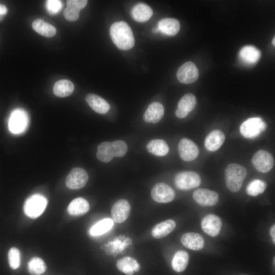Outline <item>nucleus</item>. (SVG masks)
I'll use <instances>...</instances> for the list:
<instances>
[{
	"label": "nucleus",
	"instance_id": "79ce46f5",
	"mask_svg": "<svg viewBox=\"0 0 275 275\" xmlns=\"http://www.w3.org/2000/svg\"><path fill=\"white\" fill-rule=\"evenodd\" d=\"M242 275H246V274H242Z\"/></svg>",
	"mask_w": 275,
	"mask_h": 275
},
{
	"label": "nucleus",
	"instance_id": "473e14b6",
	"mask_svg": "<svg viewBox=\"0 0 275 275\" xmlns=\"http://www.w3.org/2000/svg\"><path fill=\"white\" fill-rule=\"evenodd\" d=\"M266 186L265 182L260 179H254L248 184L245 190L249 196L256 197L263 193Z\"/></svg>",
	"mask_w": 275,
	"mask_h": 275
},
{
	"label": "nucleus",
	"instance_id": "f257e3e1",
	"mask_svg": "<svg viewBox=\"0 0 275 275\" xmlns=\"http://www.w3.org/2000/svg\"><path fill=\"white\" fill-rule=\"evenodd\" d=\"M110 35L114 43L119 49L126 50L134 45V38L129 25L125 21L114 23L109 30Z\"/></svg>",
	"mask_w": 275,
	"mask_h": 275
},
{
	"label": "nucleus",
	"instance_id": "9d476101",
	"mask_svg": "<svg viewBox=\"0 0 275 275\" xmlns=\"http://www.w3.org/2000/svg\"><path fill=\"white\" fill-rule=\"evenodd\" d=\"M178 152L183 160L190 161L198 157L199 150L193 141L187 138H183L179 141L178 144Z\"/></svg>",
	"mask_w": 275,
	"mask_h": 275
},
{
	"label": "nucleus",
	"instance_id": "423d86ee",
	"mask_svg": "<svg viewBox=\"0 0 275 275\" xmlns=\"http://www.w3.org/2000/svg\"><path fill=\"white\" fill-rule=\"evenodd\" d=\"M252 163L257 171L266 173L273 167L274 161L270 153L264 150H259L253 156Z\"/></svg>",
	"mask_w": 275,
	"mask_h": 275
},
{
	"label": "nucleus",
	"instance_id": "ddd939ff",
	"mask_svg": "<svg viewBox=\"0 0 275 275\" xmlns=\"http://www.w3.org/2000/svg\"><path fill=\"white\" fill-rule=\"evenodd\" d=\"M222 226L221 219L216 215L209 214L202 220L201 228L207 234L215 237L219 233Z\"/></svg>",
	"mask_w": 275,
	"mask_h": 275
},
{
	"label": "nucleus",
	"instance_id": "a211bd4d",
	"mask_svg": "<svg viewBox=\"0 0 275 275\" xmlns=\"http://www.w3.org/2000/svg\"><path fill=\"white\" fill-rule=\"evenodd\" d=\"M181 242L184 246L193 250H201L204 246V239L203 237L195 232L184 234L181 236Z\"/></svg>",
	"mask_w": 275,
	"mask_h": 275
},
{
	"label": "nucleus",
	"instance_id": "ea45409f",
	"mask_svg": "<svg viewBox=\"0 0 275 275\" xmlns=\"http://www.w3.org/2000/svg\"><path fill=\"white\" fill-rule=\"evenodd\" d=\"M152 32L154 33H156L159 32L158 28H155L152 29Z\"/></svg>",
	"mask_w": 275,
	"mask_h": 275
},
{
	"label": "nucleus",
	"instance_id": "a878e982",
	"mask_svg": "<svg viewBox=\"0 0 275 275\" xmlns=\"http://www.w3.org/2000/svg\"><path fill=\"white\" fill-rule=\"evenodd\" d=\"M132 16L136 21L144 22L148 21L153 14L152 9L144 3L136 4L132 10Z\"/></svg>",
	"mask_w": 275,
	"mask_h": 275
},
{
	"label": "nucleus",
	"instance_id": "c9c22d12",
	"mask_svg": "<svg viewBox=\"0 0 275 275\" xmlns=\"http://www.w3.org/2000/svg\"><path fill=\"white\" fill-rule=\"evenodd\" d=\"M8 258L9 266L12 269H16L19 267L21 256L18 249L15 247L10 249L8 252Z\"/></svg>",
	"mask_w": 275,
	"mask_h": 275
},
{
	"label": "nucleus",
	"instance_id": "39448f33",
	"mask_svg": "<svg viewBox=\"0 0 275 275\" xmlns=\"http://www.w3.org/2000/svg\"><path fill=\"white\" fill-rule=\"evenodd\" d=\"M176 187L182 190H187L198 187L201 184L200 176L193 171H183L177 173L174 178Z\"/></svg>",
	"mask_w": 275,
	"mask_h": 275
},
{
	"label": "nucleus",
	"instance_id": "bb28decb",
	"mask_svg": "<svg viewBox=\"0 0 275 275\" xmlns=\"http://www.w3.org/2000/svg\"><path fill=\"white\" fill-rule=\"evenodd\" d=\"M146 148L149 152L158 156H164L169 151V148L166 142L160 139L151 140L148 143Z\"/></svg>",
	"mask_w": 275,
	"mask_h": 275
},
{
	"label": "nucleus",
	"instance_id": "6ab92c4d",
	"mask_svg": "<svg viewBox=\"0 0 275 275\" xmlns=\"http://www.w3.org/2000/svg\"><path fill=\"white\" fill-rule=\"evenodd\" d=\"M225 140L224 133L220 130L216 129L210 132L206 137L204 145L210 151L217 150L223 144Z\"/></svg>",
	"mask_w": 275,
	"mask_h": 275
},
{
	"label": "nucleus",
	"instance_id": "2f4dec72",
	"mask_svg": "<svg viewBox=\"0 0 275 275\" xmlns=\"http://www.w3.org/2000/svg\"><path fill=\"white\" fill-rule=\"evenodd\" d=\"M27 268L31 274L40 275L45 271L46 265L40 258L34 257L28 263Z\"/></svg>",
	"mask_w": 275,
	"mask_h": 275
},
{
	"label": "nucleus",
	"instance_id": "0eeeda50",
	"mask_svg": "<svg viewBox=\"0 0 275 275\" xmlns=\"http://www.w3.org/2000/svg\"><path fill=\"white\" fill-rule=\"evenodd\" d=\"M28 123L27 114L22 109H16L13 111L10 116L9 129L13 133H20L26 129Z\"/></svg>",
	"mask_w": 275,
	"mask_h": 275
},
{
	"label": "nucleus",
	"instance_id": "dca6fc26",
	"mask_svg": "<svg viewBox=\"0 0 275 275\" xmlns=\"http://www.w3.org/2000/svg\"><path fill=\"white\" fill-rule=\"evenodd\" d=\"M86 0H69L67 1V7L64 11V16L69 21H75L79 16L80 11L87 5Z\"/></svg>",
	"mask_w": 275,
	"mask_h": 275
},
{
	"label": "nucleus",
	"instance_id": "f8f14e48",
	"mask_svg": "<svg viewBox=\"0 0 275 275\" xmlns=\"http://www.w3.org/2000/svg\"><path fill=\"white\" fill-rule=\"evenodd\" d=\"M194 200L202 206H212L218 201V194L215 191L206 188H198L193 194Z\"/></svg>",
	"mask_w": 275,
	"mask_h": 275
},
{
	"label": "nucleus",
	"instance_id": "6e6552de",
	"mask_svg": "<svg viewBox=\"0 0 275 275\" xmlns=\"http://www.w3.org/2000/svg\"><path fill=\"white\" fill-rule=\"evenodd\" d=\"M89 176L85 170L80 168L72 169L66 177V186L71 189H79L85 186Z\"/></svg>",
	"mask_w": 275,
	"mask_h": 275
},
{
	"label": "nucleus",
	"instance_id": "f704fd0d",
	"mask_svg": "<svg viewBox=\"0 0 275 275\" xmlns=\"http://www.w3.org/2000/svg\"><path fill=\"white\" fill-rule=\"evenodd\" d=\"M127 150V145L123 141L117 140L112 142L110 151L113 157L123 156Z\"/></svg>",
	"mask_w": 275,
	"mask_h": 275
},
{
	"label": "nucleus",
	"instance_id": "412c9836",
	"mask_svg": "<svg viewBox=\"0 0 275 275\" xmlns=\"http://www.w3.org/2000/svg\"><path fill=\"white\" fill-rule=\"evenodd\" d=\"M117 268L127 275H132L138 272L141 266L136 260L130 257H125L119 259L116 263Z\"/></svg>",
	"mask_w": 275,
	"mask_h": 275
},
{
	"label": "nucleus",
	"instance_id": "1a4fd4ad",
	"mask_svg": "<svg viewBox=\"0 0 275 275\" xmlns=\"http://www.w3.org/2000/svg\"><path fill=\"white\" fill-rule=\"evenodd\" d=\"M151 195L156 202L167 203L172 201L175 197L174 189L163 182L156 183L152 188Z\"/></svg>",
	"mask_w": 275,
	"mask_h": 275
},
{
	"label": "nucleus",
	"instance_id": "c85d7f7f",
	"mask_svg": "<svg viewBox=\"0 0 275 275\" xmlns=\"http://www.w3.org/2000/svg\"><path fill=\"white\" fill-rule=\"evenodd\" d=\"M74 90V85L67 79L57 81L54 85L53 92L57 97H65L70 95Z\"/></svg>",
	"mask_w": 275,
	"mask_h": 275
},
{
	"label": "nucleus",
	"instance_id": "4468645a",
	"mask_svg": "<svg viewBox=\"0 0 275 275\" xmlns=\"http://www.w3.org/2000/svg\"><path fill=\"white\" fill-rule=\"evenodd\" d=\"M130 211L129 203L125 199L117 201L112 206L111 214L113 219L117 223H122L128 217Z\"/></svg>",
	"mask_w": 275,
	"mask_h": 275
},
{
	"label": "nucleus",
	"instance_id": "f3484780",
	"mask_svg": "<svg viewBox=\"0 0 275 275\" xmlns=\"http://www.w3.org/2000/svg\"><path fill=\"white\" fill-rule=\"evenodd\" d=\"M164 114L163 105L158 102L150 104L145 112L143 119L146 123H156L162 118Z\"/></svg>",
	"mask_w": 275,
	"mask_h": 275
},
{
	"label": "nucleus",
	"instance_id": "393cba45",
	"mask_svg": "<svg viewBox=\"0 0 275 275\" xmlns=\"http://www.w3.org/2000/svg\"><path fill=\"white\" fill-rule=\"evenodd\" d=\"M261 52L253 46H245L239 52L240 59L246 64L256 63L260 58Z\"/></svg>",
	"mask_w": 275,
	"mask_h": 275
},
{
	"label": "nucleus",
	"instance_id": "20e7f679",
	"mask_svg": "<svg viewBox=\"0 0 275 275\" xmlns=\"http://www.w3.org/2000/svg\"><path fill=\"white\" fill-rule=\"evenodd\" d=\"M267 124L261 118H251L244 121L240 126V132L245 138L254 139L265 131Z\"/></svg>",
	"mask_w": 275,
	"mask_h": 275
},
{
	"label": "nucleus",
	"instance_id": "b1692460",
	"mask_svg": "<svg viewBox=\"0 0 275 275\" xmlns=\"http://www.w3.org/2000/svg\"><path fill=\"white\" fill-rule=\"evenodd\" d=\"M88 202L82 198L72 200L67 207L68 213L72 216H79L86 213L89 210Z\"/></svg>",
	"mask_w": 275,
	"mask_h": 275
},
{
	"label": "nucleus",
	"instance_id": "58836bf2",
	"mask_svg": "<svg viewBox=\"0 0 275 275\" xmlns=\"http://www.w3.org/2000/svg\"><path fill=\"white\" fill-rule=\"evenodd\" d=\"M7 13V8L5 6L0 4V15H5Z\"/></svg>",
	"mask_w": 275,
	"mask_h": 275
},
{
	"label": "nucleus",
	"instance_id": "c756f323",
	"mask_svg": "<svg viewBox=\"0 0 275 275\" xmlns=\"http://www.w3.org/2000/svg\"><path fill=\"white\" fill-rule=\"evenodd\" d=\"M189 260L188 253L182 250L177 251L172 261L173 269L177 272L184 271L187 266Z\"/></svg>",
	"mask_w": 275,
	"mask_h": 275
},
{
	"label": "nucleus",
	"instance_id": "72a5a7b5",
	"mask_svg": "<svg viewBox=\"0 0 275 275\" xmlns=\"http://www.w3.org/2000/svg\"><path fill=\"white\" fill-rule=\"evenodd\" d=\"M112 142H103L97 147L96 157L98 160L103 162H108L113 158L111 153Z\"/></svg>",
	"mask_w": 275,
	"mask_h": 275
},
{
	"label": "nucleus",
	"instance_id": "5701e85b",
	"mask_svg": "<svg viewBox=\"0 0 275 275\" xmlns=\"http://www.w3.org/2000/svg\"><path fill=\"white\" fill-rule=\"evenodd\" d=\"M176 227V223L173 219H167L156 225L152 230L153 237L159 239L171 233Z\"/></svg>",
	"mask_w": 275,
	"mask_h": 275
},
{
	"label": "nucleus",
	"instance_id": "cd10ccee",
	"mask_svg": "<svg viewBox=\"0 0 275 275\" xmlns=\"http://www.w3.org/2000/svg\"><path fill=\"white\" fill-rule=\"evenodd\" d=\"M33 30L40 35L46 37H51L56 34V29L51 24L45 22L41 19H37L32 23Z\"/></svg>",
	"mask_w": 275,
	"mask_h": 275
},
{
	"label": "nucleus",
	"instance_id": "4c0bfd02",
	"mask_svg": "<svg viewBox=\"0 0 275 275\" xmlns=\"http://www.w3.org/2000/svg\"><path fill=\"white\" fill-rule=\"evenodd\" d=\"M270 234L273 243H275V225H273L270 230Z\"/></svg>",
	"mask_w": 275,
	"mask_h": 275
},
{
	"label": "nucleus",
	"instance_id": "f03ea898",
	"mask_svg": "<svg viewBox=\"0 0 275 275\" xmlns=\"http://www.w3.org/2000/svg\"><path fill=\"white\" fill-rule=\"evenodd\" d=\"M224 175L227 188L231 192L236 193L242 186L247 175V170L241 164L231 163L226 167Z\"/></svg>",
	"mask_w": 275,
	"mask_h": 275
},
{
	"label": "nucleus",
	"instance_id": "e433bc0d",
	"mask_svg": "<svg viewBox=\"0 0 275 275\" xmlns=\"http://www.w3.org/2000/svg\"><path fill=\"white\" fill-rule=\"evenodd\" d=\"M62 7L61 1L58 0H48L46 1V8L50 14H55L58 13Z\"/></svg>",
	"mask_w": 275,
	"mask_h": 275
},
{
	"label": "nucleus",
	"instance_id": "2eb2a0df",
	"mask_svg": "<svg viewBox=\"0 0 275 275\" xmlns=\"http://www.w3.org/2000/svg\"><path fill=\"white\" fill-rule=\"evenodd\" d=\"M196 98L191 93L184 95L179 101L175 115L178 118H184L192 111L196 105Z\"/></svg>",
	"mask_w": 275,
	"mask_h": 275
},
{
	"label": "nucleus",
	"instance_id": "aec40b11",
	"mask_svg": "<svg viewBox=\"0 0 275 275\" xmlns=\"http://www.w3.org/2000/svg\"><path fill=\"white\" fill-rule=\"evenodd\" d=\"M86 101L91 108L98 114H105L110 109L108 102L97 95L92 93L88 94Z\"/></svg>",
	"mask_w": 275,
	"mask_h": 275
},
{
	"label": "nucleus",
	"instance_id": "a19ab883",
	"mask_svg": "<svg viewBox=\"0 0 275 275\" xmlns=\"http://www.w3.org/2000/svg\"><path fill=\"white\" fill-rule=\"evenodd\" d=\"M274 40H275V38L274 37L273 38V40H272V44L274 46L275 44H274Z\"/></svg>",
	"mask_w": 275,
	"mask_h": 275
},
{
	"label": "nucleus",
	"instance_id": "4be33fe9",
	"mask_svg": "<svg viewBox=\"0 0 275 275\" xmlns=\"http://www.w3.org/2000/svg\"><path fill=\"white\" fill-rule=\"evenodd\" d=\"M159 31L170 36L176 35L180 30L179 22L173 18H167L161 19L158 23Z\"/></svg>",
	"mask_w": 275,
	"mask_h": 275
},
{
	"label": "nucleus",
	"instance_id": "7c9ffc66",
	"mask_svg": "<svg viewBox=\"0 0 275 275\" xmlns=\"http://www.w3.org/2000/svg\"><path fill=\"white\" fill-rule=\"evenodd\" d=\"M114 223L109 218H104L95 224L90 229V233L93 236L102 235L112 229Z\"/></svg>",
	"mask_w": 275,
	"mask_h": 275
},
{
	"label": "nucleus",
	"instance_id": "7ed1b4c3",
	"mask_svg": "<svg viewBox=\"0 0 275 275\" xmlns=\"http://www.w3.org/2000/svg\"><path fill=\"white\" fill-rule=\"evenodd\" d=\"M47 205V200L44 196L40 194H34L25 201L23 211L26 216L36 218L43 213Z\"/></svg>",
	"mask_w": 275,
	"mask_h": 275
},
{
	"label": "nucleus",
	"instance_id": "9b49d317",
	"mask_svg": "<svg viewBox=\"0 0 275 275\" xmlns=\"http://www.w3.org/2000/svg\"><path fill=\"white\" fill-rule=\"evenodd\" d=\"M177 77L181 83L191 84L197 80L199 71L194 63L187 62L179 67L177 72Z\"/></svg>",
	"mask_w": 275,
	"mask_h": 275
}]
</instances>
